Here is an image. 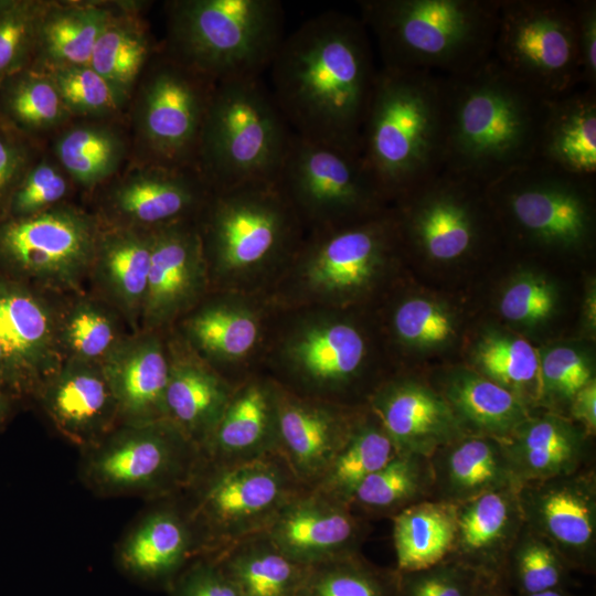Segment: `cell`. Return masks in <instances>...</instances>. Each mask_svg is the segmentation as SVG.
<instances>
[{"label":"cell","instance_id":"obj_46","mask_svg":"<svg viewBox=\"0 0 596 596\" xmlns=\"http://www.w3.org/2000/svg\"><path fill=\"white\" fill-rule=\"evenodd\" d=\"M97 251L100 268L113 292L126 307L142 308L150 268V234L115 232L97 245Z\"/></svg>","mask_w":596,"mask_h":596},{"label":"cell","instance_id":"obj_4","mask_svg":"<svg viewBox=\"0 0 596 596\" xmlns=\"http://www.w3.org/2000/svg\"><path fill=\"white\" fill-rule=\"evenodd\" d=\"M444 77L381 67L361 131V153L389 199L444 170Z\"/></svg>","mask_w":596,"mask_h":596},{"label":"cell","instance_id":"obj_19","mask_svg":"<svg viewBox=\"0 0 596 596\" xmlns=\"http://www.w3.org/2000/svg\"><path fill=\"white\" fill-rule=\"evenodd\" d=\"M275 385L277 451L297 480L311 489L345 443L360 412L297 394L276 381Z\"/></svg>","mask_w":596,"mask_h":596},{"label":"cell","instance_id":"obj_35","mask_svg":"<svg viewBox=\"0 0 596 596\" xmlns=\"http://www.w3.org/2000/svg\"><path fill=\"white\" fill-rule=\"evenodd\" d=\"M114 11L94 3H47L42 12L31 68L50 72L88 65Z\"/></svg>","mask_w":596,"mask_h":596},{"label":"cell","instance_id":"obj_16","mask_svg":"<svg viewBox=\"0 0 596 596\" xmlns=\"http://www.w3.org/2000/svg\"><path fill=\"white\" fill-rule=\"evenodd\" d=\"M396 200L402 202L394 214L400 234L444 263L473 248L490 204L486 187L445 170Z\"/></svg>","mask_w":596,"mask_h":596},{"label":"cell","instance_id":"obj_6","mask_svg":"<svg viewBox=\"0 0 596 596\" xmlns=\"http://www.w3.org/2000/svg\"><path fill=\"white\" fill-rule=\"evenodd\" d=\"M167 15V54L214 84L262 77L286 35L277 0H175Z\"/></svg>","mask_w":596,"mask_h":596},{"label":"cell","instance_id":"obj_47","mask_svg":"<svg viewBox=\"0 0 596 596\" xmlns=\"http://www.w3.org/2000/svg\"><path fill=\"white\" fill-rule=\"evenodd\" d=\"M478 363L491 381L517 395L524 404V392L533 390L540 363L535 349L524 339L492 336L481 342Z\"/></svg>","mask_w":596,"mask_h":596},{"label":"cell","instance_id":"obj_20","mask_svg":"<svg viewBox=\"0 0 596 596\" xmlns=\"http://www.w3.org/2000/svg\"><path fill=\"white\" fill-rule=\"evenodd\" d=\"M369 529L350 505L305 489L264 533L290 560L311 566L359 553Z\"/></svg>","mask_w":596,"mask_h":596},{"label":"cell","instance_id":"obj_14","mask_svg":"<svg viewBox=\"0 0 596 596\" xmlns=\"http://www.w3.org/2000/svg\"><path fill=\"white\" fill-rule=\"evenodd\" d=\"M594 181L533 160L489 184L487 194L520 236L575 249L592 235Z\"/></svg>","mask_w":596,"mask_h":596},{"label":"cell","instance_id":"obj_55","mask_svg":"<svg viewBox=\"0 0 596 596\" xmlns=\"http://www.w3.org/2000/svg\"><path fill=\"white\" fill-rule=\"evenodd\" d=\"M544 391L570 401L588 382L592 373L584 359L573 349L554 348L545 354L540 365Z\"/></svg>","mask_w":596,"mask_h":596},{"label":"cell","instance_id":"obj_45","mask_svg":"<svg viewBox=\"0 0 596 596\" xmlns=\"http://www.w3.org/2000/svg\"><path fill=\"white\" fill-rule=\"evenodd\" d=\"M55 153L76 182L93 187L116 172L124 158L125 145L108 127L79 125L61 135Z\"/></svg>","mask_w":596,"mask_h":596},{"label":"cell","instance_id":"obj_21","mask_svg":"<svg viewBox=\"0 0 596 596\" xmlns=\"http://www.w3.org/2000/svg\"><path fill=\"white\" fill-rule=\"evenodd\" d=\"M143 315L161 326L185 312L210 280L199 228L191 221L153 230Z\"/></svg>","mask_w":596,"mask_h":596},{"label":"cell","instance_id":"obj_43","mask_svg":"<svg viewBox=\"0 0 596 596\" xmlns=\"http://www.w3.org/2000/svg\"><path fill=\"white\" fill-rule=\"evenodd\" d=\"M572 568L558 551L525 523L509 551L500 583L511 595L565 588Z\"/></svg>","mask_w":596,"mask_h":596},{"label":"cell","instance_id":"obj_30","mask_svg":"<svg viewBox=\"0 0 596 596\" xmlns=\"http://www.w3.org/2000/svg\"><path fill=\"white\" fill-rule=\"evenodd\" d=\"M166 419L203 449L223 415L235 384L198 353L169 358Z\"/></svg>","mask_w":596,"mask_h":596},{"label":"cell","instance_id":"obj_39","mask_svg":"<svg viewBox=\"0 0 596 596\" xmlns=\"http://www.w3.org/2000/svg\"><path fill=\"white\" fill-rule=\"evenodd\" d=\"M397 455L373 413H360L345 443L318 483L311 488L350 505L362 482Z\"/></svg>","mask_w":596,"mask_h":596},{"label":"cell","instance_id":"obj_56","mask_svg":"<svg viewBox=\"0 0 596 596\" xmlns=\"http://www.w3.org/2000/svg\"><path fill=\"white\" fill-rule=\"evenodd\" d=\"M168 592L170 596H242L219 563L207 557H194Z\"/></svg>","mask_w":596,"mask_h":596},{"label":"cell","instance_id":"obj_57","mask_svg":"<svg viewBox=\"0 0 596 596\" xmlns=\"http://www.w3.org/2000/svg\"><path fill=\"white\" fill-rule=\"evenodd\" d=\"M23 135L0 120V205L9 198L31 166Z\"/></svg>","mask_w":596,"mask_h":596},{"label":"cell","instance_id":"obj_25","mask_svg":"<svg viewBox=\"0 0 596 596\" xmlns=\"http://www.w3.org/2000/svg\"><path fill=\"white\" fill-rule=\"evenodd\" d=\"M277 451L276 385L272 377L238 381L210 439L201 450L209 462H234Z\"/></svg>","mask_w":596,"mask_h":596},{"label":"cell","instance_id":"obj_7","mask_svg":"<svg viewBox=\"0 0 596 596\" xmlns=\"http://www.w3.org/2000/svg\"><path fill=\"white\" fill-rule=\"evenodd\" d=\"M292 135L262 77L217 83L194 169L211 192L277 181Z\"/></svg>","mask_w":596,"mask_h":596},{"label":"cell","instance_id":"obj_49","mask_svg":"<svg viewBox=\"0 0 596 596\" xmlns=\"http://www.w3.org/2000/svg\"><path fill=\"white\" fill-rule=\"evenodd\" d=\"M53 81L68 113L106 115L120 108L127 98L89 65L45 72Z\"/></svg>","mask_w":596,"mask_h":596},{"label":"cell","instance_id":"obj_51","mask_svg":"<svg viewBox=\"0 0 596 596\" xmlns=\"http://www.w3.org/2000/svg\"><path fill=\"white\" fill-rule=\"evenodd\" d=\"M393 327L403 342L417 347L440 344L454 334L449 315L438 305L422 298L403 301L394 311Z\"/></svg>","mask_w":596,"mask_h":596},{"label":"cell","instance_id":"obj_59","mask_svg":"<svg viewBox=\"0 0 596 596\" xmlns=\"http://www.w3.org/2000/svg\"><path fill=\"white\" fill-rule=\"evenodd\" d=\"M570 412L590 436L596 429V383L593 379L583 386L571 400Z\"/></svg>","mask_w":596,"mask_h":596},{"label":"cell","instance_id":"obj_11","mask_svg":"<svg viewBox=\"0 0 596 596\" xmlns=\"http://www.w3.org/2000/svg\"><path fill=\"white\" fill-rule=\"evenodd\" d=\"M277 183L306 233L374 216L387 200L361 150L292 135Z\"/></svg>","mask_w":596,"mask_h":596},{"label":"cell","instance_id":"obj_42","mask_svg":"<svg viewBox=\"0 0 596 596\" xmlns=\"http://www.w3.org/2000/svg\"><path fill=\"white\" fill-rule=\"evenodd\" d=\"M151 51L141 21L129 13L114 12L96 41L88 65L127 97Z\"/></svg>","mask_w":596,"mask_h":596},{"label":"cell","instance_id":"obj_31","mask_svg":"<svg viewBox=\"0 0 596 596\" xmlns=\"http://www.w3.org/2000/svg\"><path fill=\"white\" fill-rule=\"evenodd\" d=\"M169 371V358L157 338L141 339L113 353L103 372L124 424L166 419Z\"/></svg>","mask_w":596,"mask_h":596},{"label":"cell","instance_id":"obj_27","mask_svg":"<svg viewBox=\"0 0 596 596\" xmlns=\"http://www.w3.org/2000/svg\"><path fill=\"white\" fill-rule=\"evenodd\" d=\"M43 405L56 429L85 449L115 429L117 404L102 370L73 364L45 383Z\"/></svg>","mask_w":596,"mask_h":596},{"label":"cell","instance_id":"obj_3","mask_svg":"<svg viewBox=\"0 0 596 596\" xmlns=\"http://www.w3.org/2000/svg\"><path fill=\"white\" fill-rule=\"evenodd\" d=\"M202 212L209 278L223 291L265 295L306 234L277 181L211 192Z\"/></svg>","mask_w":596,"mask_h":596},{"label":"cell","instance_id":"obj_62","mask_svg":"<svg viewBox=\"0 0 596 596\" xmlns=\"http://www.w3.org/2000/svg\"><path fill=\"white\" fill-rule=\"evenodd\" d=\"M9 413V401L8 397L0 389V426L4 423Z\"/></svg>","mask_w":596,"mask_h":596},{"label":"cell","instance_id":"obj_50","mask_svg":"<svg viewBox=\"0 0 596 596\" xmlns=\"http://www.w3.org/2000/svg\"><path fill=\"white\" fill-rule=\"evenodd\" d=\"M487 582L471 568L446 558L426 568L397 571V596H475Z\"/></svg>","mask_w":596,"mask_h":596},{"label":"cell","instance_id":"obj_8","mask_svg":"<svg viewBox=\"0 0 596 596\" xmlns=\"http://www.w3.org/2000/svg\"><path fill=\"white\" fill-rule=\"evenodd\" d=\"M304 487L278 453L234 461L202 459L180 507L193 536L194 557L213 558L265 532Z\"/></svg>","mask_w":596,"mask_h":596},{"label":"cell","instance_id":"obj_17","mask_svg":"<svg viewBox=\"0 0 596 596\" xmlns=\"http://www.w3.org/2000/svg\"><path fill=\"white\" fill-rule=\"evenodd\" d=\"M524 523L546 539L572 571L596 567V475L592 466L573 473L521 483Z\"/></svg>","mask_w":596,"mask_h":596},{"label":"cell","instance_id":"obj_52","mask_svg":"<svg viewBox=\"0 0 596 596\" xmlns=\"http://www.w3.org/2000/svg\"><path fill=\"white\" fill-rule=\"evenodd\" d=\"M67 192V182L52 163L31 164L11 193L9 217H22L51 209Z\"/></svg>","mask_w":596,"mask_h":596},{"label":"cell","instance_id":"obj_23","mask_svg":"<svg viewBox=\"0 0 596 596\" xmlns=\"http://www.w3.org/2000/svg\"><path fill=\"white\" fill-rule=\"evenodd\" d=\"M518 488L490 491L457 504L456 535L448 558L500 583L507 555L524 525Z\"/></svg>","mask_w":596,"mask_h":596},{"label":"cell","instance_id":"obj_18","mask_svg":"<svg viewBox=\"0 0 596 596\" xmlns=\"http://www.w3.org/2000/svg\"><path fill=\"white\" fill-rule=\"evenodd\" d=\"M93 222L71 209H47L0 223V257L30 275L67 280L97 251Z\"/></svg>","mask_w":596,"mask_h":596},{"label":"cell","instance_id":"obj_54","mask_svg":"<svg viewBox=\"0 0 596 596\" xmlns=\"http://www.w3.org/2000/svg\"><path fill=\"white\" fill-rule=\"evenodd\" d=\"M552 288L534 277L521 278L508 287L500 300L504 318L520 323H535L547 318L555 306Z\"/></svg>","mask_w":596,"mask_h":596},{"label":"cell","instance_id":"obj_2","mask_svg":"<svg viewBox=\"0 0 596 596\" xmlns=\"http://www.w3.org/2000/svg\"><path fill=\"white\" fill-rule=\"evenodd\" d=\"M444 77V170L488 187L536 159L547 98L491 56Z\"/></svg>","mask_w":596,"mask_h":596},{"label":"cell","instance_id":"obj_44","mask_svg":"<svg viewBox=\"0 0 596 596\" xmlns=\"http://www.w3.org/2000/svg\"><path fill=\"white\" fill-rule=\"evenodd\" d=\"M298 596H397V571L344 555L309 566Z\"/></svg>","mask_w":596,"mask_h":596},{"label":"cell","instance_id":"obj_34","mask_svg":"<svg viewBox=\"0 0 596 596\" xmlns=\"http://www.w3.org/2000/svg\"><path fill=\"white\" fill-rule=\"evenodd\" d=\"M54 328L46 307L29 291L0 285V344L17 384L52 370Z\"/></svg>","mask_w":596,"mask_h":596},{"label":"cell","instance_id":"obj_41","mask_svg":"<svg viewBox=\"0 0 596 596\" xmlns=\"http://www.w3.org/2000/svg\"><path fill=\"white\" fill-rule=\"evenodd\" d=\"M68 114L45 72L29 67L0 86V120L23 136L47 130Z\"/></svg>","mask_w":596,"mask_h":596},{"label":"cell","instance_id":"obj_10","mask_svg":"<svg viewBox=\"0 0 596 596\" xmlns=\"http://www.w3.org/2000/svg\"><path fill=\"white\" fill-rule=\"evenodd\" d=\"M82 451L79 479L102 498H172L202 462L200 449L167 419L124 424Z\"/></svg>","mask_w":596,"mask_h":596},{"label":"cell","instance_id":"obj_13","mask_svg":"<svg viewBox=\"0 0 596 596\" xmlns=\"http://www.w3.org/2000/svg\"><path fill=\"white\" fill-rule=\"evenodd\" d=\"M269 342V360L288 390L347 405L345 391L362 371L368 355L363 332L333 308H298ZM289 311V310H288Z\"/></svg>","mask_w":596,"mask_h":596},{"label":"cell","instance_id":"obj_24","mask_svg":"<svg viewBox=\"0 0 596 596\" xmlns=\"http://www.w3.org/2000/svg\"><path fill=\"white\" fill-rule=\"evenodd\" d=\"M369 409L391 438L397 455L429 457L465 435L443 395L418 383L386 385L372 396Z\"/></svg>","mask_w":596,"mask_h":596},{"label":"cell","instance_id":"obj_26","mask_svg":"<svg viewBox=\"0 0 596 596\" xmlns=\"http://www.w3.org/2000/svg\"><path fill=\"white\" fill-rule=\"evenodd\" d=\"M116 558L129 577L168 590L194 558L192 532L180 507L169 503L143 515L119 543Z\"/></svg>","mask_w":596,"mask_h":596},{"label":"cell","instance_id":"obj_60","mask_svg":"<svg viewBox=\"0 0 596 596\" xmlns=\"http://www.w3.org/2000/svg\"><path fill=\"white\" fill-rule=\"evenodd\" d=\"M475 596H512L507 588L499 582H487Z\"/></svg>","mask_w":596,"mask_h":596},{"label":"cell","instance_id":"obj_33","mask_svg":"<svg viewBox=\"0 0 596 596\" xmlns=\"http://www.w3.org/2000/svg\"><path fill=\"white\" fill-rule=\"evenodd\" d=\"M535 160L596 177V91L578 87L547 99Z\"/></svg>","mask_w":596,"mask_h":596},{"label":"cell","instance_id":"obj_29","mask_svg":"<svg viewBox=\"0 0 596 596\" xmlns=\"http://www.w3.org/2000/svg\"><path fill=\"white\" fill-rule=\"evenodd\" d=\"M433 499L460 504L490 491L519 487L502 440L462 435L428 457Z\"/></svg>","mask_w":596,"mask_h":596},{"label":"cell","instance_id":"obj_38","mask_svg":"<svg viewBox=\"0 0 596 596\" xmlns=\"http://www.w3.org/2000/svg\"><path fill=\"white\" fill-rule=\"evenodd\" d=\"M391 520L398 572L426 568L450 555L457 504L428 499L407 507Z\"/></svg>","mask_w":596,"mask_h":596},{"label":"cell","instance_id":"obj_64","mask_svg":"<svg viewBox=\"0 0 596 596\" xmlns=\"http://www.w3.org/2000/svg\"><path fill=\"white\" fill-rule=\"evenodd\" d=\"M6 0H0V8L4 4Z\"/></svg>","mask_w":596,"mask_h":596},{"label":"cell","instance_id":"obj_36","mask_svg":"<svg viewBox=\"0 0 596 596\" xmlns=\"http://www.w3.org/2000/svg\"><path fill=\"white\" fill-rule=\"evenodd\" d=\"M443 397L465 435L504 441L529 417L526 404L485 376L458 374L448 382Z\"/></svg>","mask_w":596,"mask_h":596},{"label":"cell","instance_id":"obj_53","mask_svg":"<svg viewBox=\"0 0 596 596\" xmlns=\"http://www.w3.org/2000/svg\"><path fill=\"white\" fill-rule=\"evenodd\" d=\"M65 339L76 355L94 360L110 351L115 330L111 321L102 311L91 306H81L67 320Z\"/></svg>","mask_w":596,"mask_h":596},{"label":"cell","instance_id":"obj_63","mask_svg":"<svg viewBox=\"0 0 596 596\" xmlns=\"http://www.w3.org/2000/svg\"><path fill=\"white\" fill-rule=\"evenodd\" d=\"M0 368H9L10 374L12 376L13 383L17 384L15 379L12 374V371L10 369L9 360L7 356V353L4 352L2 345L0 344Z\"/></svg>","mask_w":596,"mask_h":596},{"label":"cell","instance_id":"obj_37","mask_svg":"<svg viewBox=\"0 0 596 596\" xmlns=\"http://www.w3.org/2000/svg\"><path fill=\"white\" fill-rule=\"evenodd\" d=\"M212 560L242 596H298L309 567L286 556L264 532L240 541Z\"/></svg>","mask_w":596,"mask_h":596},{"label":"cell","instance_id":"obj_22","mask_svg":"<svg viewBox=\"0 0 596 596\" xmlns=\"http://www.w3.org/2000/svg\"><path fill=\"white\" fill-rule=\"evenodd\" d=\"M269 307L265 295L223 291L185 320L188 340L215 370L243 369L264 348Z\"/></svg>","mask_w":596,"mask_h":596},{"label":"cell","instance_id":"obj_12","mask_svg":"<svg viewBox=\"0 0 596 596\" xmlns=\"http://www.w3.org/2000/svg\"><path fill=\"white\" fill-rule=\"evenodd\" d=\"M491 56L544 98L582 87L573 1L499 0Z\"/></svg>","mask_w":596,"mask_h":596},{"label":"cell","instance_id":"obj_15","mask_svg":"<svg viewBox=\"0 0 596 596\" xmlns=\"http://www.w3.org/2000/svg\"><path fill=\"white\" fill-rule=\"evenodd\" d=\"M214 86L168 54L155 66L139 100V132L153 162L194 169L199 136Z\"/></svg>","mask_w":596,"mask_h":596},{"label":"cell","instance_id":"obj_48","mask_svg":"<svg viewBox=\"0 0 596 596\" xmlns=\"http://www.w3.org/2000/svg\"><path fill=\"white\" fill-rule=\"evenodd\" d=\"M45 4L34 0H6L0 8V86L8 77L31 67Z\"/></svg>","mask_w":596,"mask_h":596},{"label":"cell","instance_id":"obj_5","mask_svg":"<svg viewBox=\"0 0 596 596\" xmlns=\"http://www.w3.org/2000/svg\"><path fill=\"white\" fill-rule=\"evenodd\" d=\"M499 0H362L383 67L453 76L492 55Z\"/></svg>","mask_w":596,"mask_h":596},{"label":"cell","instance_id":"obj_1","mask_svg":"<svg viewBox=\"0 0 596 596\" xmlns=\"http://www.w3.org/2000/svg\"><path fill=\"white\" fill-rule=\"evenodd\" d=\"M360 18L324 11L286 34L268 68L270 93L291 131L361 150L377 70Z\"/></svg>","mask_w":596,"mask_h":596},{"label":"cell","instance_id":"obj_61","mask_svg":"<svg viewBox=\"0 0 596 596\" xmlns=\"http://www.w3.org/2000/svg\"><path fill=\"white\" fill-rule=\"evenodd\" d=\"M512 596H575V595L568 593L565 588L561 587V588H553V589H549V590H544V592H540L535 594H530V595H512Z\"/></svg>","mask_w":596,"mask_h":596},{"label":"cell","instance_id":"obj_32","mask_svg":"<svg viewBox=\"0 0 596 596\" xmlns=\"http://www.w3.org/2000/svg\"><path fill=\"white\" fill-rule=\"evenodd\" d=\"M590 437L560 417H529L503 441L521 483L550 479L589 467Z\"/></svg>","mask_w":596,"mask_h":596},{"label":"cell","instance_id":"obj_28","mask_svg":"<svg viewBox=\"0 0 596 596\" xmlns=\"http://www.w3.org/2000/svg\"><path fill=\"white\" fill-rule=\"evenodd\" d=\"M211 190L193 168L153 162L127 177L114 191L116 210L155 230L189 222L202 211Z\"/></svg>","mask_w":596,"mask_h":596},{"label":"cell","instance_id":"obj_9","mask_svg":"<svg viewBox=\"0 0 596 596\" xmlns=\"http://www.w3.org/2000/svg\"><path fill=\"white\" fill-rule=\"evenodd\" d=\"M400 236L395 216L369 219L307 232L269 292L273 308L338 309L366 291Z\"/></svg>","mask_w":596,"mask_h":596},{"label":"cell","instance_id":"obj_58","mask_svg":"<svg viewBox=\"0 0 596 596\" xmlns=\"http://www.w3.org/2000/svg\"><path fill=\"white\" fill-rule=\"evenodd\" d=\"M582 87L596 91V1H573Z\"/></svg>","mask_w":596,"mask_h":596},{"label":"cell","instance_id":"obj_40","mask_svg":"<svg viewBox=\"0 0 596 596\" xmlns=\"http://www.w3.org/2000/svg\"><path fill=\"white\" fill-rule=\"evenodd\" d=\"M433 486L428 457L398 454L362 482L350 507L366 520L391 519L409 505L433 499Z\"/></svg>","mask_w":596,"mask_h":596}]
</instances>
